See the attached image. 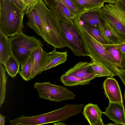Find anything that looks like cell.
Listing matches in <instances>:
<instances>
[{
    "label": "cell",
    "mask_w": 125,
    "mask_h": 125,
    "mask_svg": "<svg viewBox=\"0 0 125 125\" xmlns=\"http://www.w3.org/2000/svg\"><path fill=\"white\" fill-rule=\"evenodd\" d=\"M103 114L117 125H125V110L123 103L109 102Z\"/></svg>",
    "instance_id": "8fae6325"
},
{
    "label": "cell",
    "mask_w": 125,
    "mask_h": 125,
    "mask_svg": "<svg viewBox=\"0 0 125 125\" xmlns=\"http://www.w3.org/2000/svg\"><path fill=\"white\" fill-rule=\"evenodd\" d=\"M5 117L1 114L0 115V125H4L5 122Z\"/></svg>",
    "instance_id": "d6a6232c"
},
{
    "label": "cell",
    "mask_w": 125,
    "mask_h": 125,
    "mask_svg": "<svg viewBox=\"0 0 125 125\" xmlns=\"http://www.w3.org/2000/svg\"><path fill=\"white\" fill-rule=\"evenodd\" d=\"M0 62V108L4 103L6 96V85L7 81L5 68Z\"/></svg>",
    "instance_id": "cb8c5ba5"
},
{
    "label": "cell",
    "mask_w": 125,
    "mask_h": 125,
    "mask_svg": "<svg viewBox=\"0 0 125 125\" xmlns=\"http://www.w3.org/2000/svg\"><path fill=\"white\" fill-rule=\"evenodd\" d=\"M124 98L125 100V90L124 92Z\"/></svg>",
    "instance_id": "8d00e7d4"
},
{
    "label": "cell",
    "mask_w": 125,
    "mask_h": 125,
    "mask_svg": "<svg viewBox=\"0 0 125 125\" xmlns=\"http://www.w3.org/2000/svg\"><path fill=\"white\" fill-rule=\"evenodd\" d=\"M103 86L104 94L109 102L123 103L121 90L115 79L107 77L104 81Z\"/></svg>",
    "instance_id": "30bf717a"
},
{
    "label": "cell",
    "mask_w": 125,
    "mask_h": 125,
    "mask_svg": "<svg viewBox=\"0 0 125 125\" xmlns=\"http://www.w3.org/2000/svg\"><path fill=\"white\" fill-rule=\"evenodd\" d=\"M65 74L79 78H92L96 77L91 62H80L66 72Z\"/></svg>",
    "instance_id": "4fadbf2b"
},
{
    "label": "cell",
    "mask_w": 125,
    "mask_h": 125,
    "mask_svg": "<svg viewBox=\"0 0 125 125\" xmlns=\"http://www.w3.org/2000/svg\"><path fill=\"white\" fill-rule=\"evenodd\" d=\"M55 17L59 16L56 4V0H43Z\"/></svg>",
    "instance_id": "f1b7e54d"
},
{
    "label": "cell",
    "mask_w": 125,
    "mask_h": 125,
    "mask_svg": "<svg viewBox=\"0 0 125 125\" xmlns=\"http://www.w3.org/2000/svg\"><path fill=\"white\" fill-rule=\"evenodd\" d=\"M54 48L52 52L48 53L49 57V62L43 69V71L53 67L64 63L67 60L68 54L67 51L59 52Z\"/></svg>",
    "instance_id": "ac0fdd59"
},
{
    "label": "cell",
    "mask_w": 125,
    "mask_h": 125,
    "mask_svg": "<svg viewBox=\"0 0 125 125\" xmlns=\"http://www.w3.org/2000/svg\"><path fill=\"white\" fill-rule=\"evenodd\" d=\"M34 88L37 89L39 98L51 101L61 102L74 99L76 97L74 93L66 87L53 84L49 82H36Z\"/></svg>",
    "instance_id": "ba28073f"
},
{
    "label": "cell",
    "mask_w": 125,
    "mask_h": 125,
    "mask_svg": "<svg viewBox=\"0 0 125 125\" xmlns=\"http://www.w3.org/2000/svg\"><path fill=\"white\" fill-rule=\"evenodd\" d=\"M83 114L91 125H104L102 118L103 112L96 104L89 103L84 107Z\"/></svg>",
    "instance_id": "5bb4252c"
},
{
    "label": "cell",
    "mask_w": 125,
    "mask_h": 125,
    "mask_svg": "<svg viewBox=\"0 0 125 125\" xmlns=\"http://www.w3.org/2000/svg\"><path fill=\"white\" fill-rule=\"evenodd\" d=\"M103 45L118 67L122 68H125V55L121 52L117 45L112 44Z\"/></svg>",
    "instance_id": "e0dca14e"
},
{
    "label": "cell",
    "mask_w": 125,
    "mask_h": 125,
    "mask_svg": "<svg viewBox=\"0 0 125 125\" xmlns=\"http://www.w3.org/2000/svg\"><path fill=\"white\" fill-rule=\"evenodd\" d=\"M9 75L12 78H14L20 70V65L12 55H10L3 64Z\"/></svg>",
    "instance_id": "603a6c76"
},
{
    "label": "cell",
    "mask_w": 125,
    "mask_h": 125,
    "mask_svg": "<svg viewBox=\"0 0 125 125\" xmlns=\"http://www.w3.org/2000/svg\"><path fill=\"white\" fill-rule=\"evenodd\" d=\"M25 14L28 19L27 25L33 30L36 34L46 42L47 40L44 28L34 5L27 8Z\"/></svg>",
    "instance_id": "7c38bea8"
},
{
    "label": "cell",
    "mask_w": 125,
    "mask_h": 125,
    "mask_svg": "<svg viewBox=\"0 0 125 125\" xmlns=\"http://www.w3.org/2000/svg\"><path fill=\"white\" fill-rule=\"evenodd\" d=\"M10 40L11 55L21 66L25 62L35 49L43 46L40 40L27 36L22 31L11 37Z\"/></svg>",
    "instance_id": "5b68a950"
},
{
    "label": "cell",
    "mask_w": 125,
    "mask_h": 125,
    "mask_svg": "<svg viewBox=\"0 0 125 125\" xmlns=\"http://www.w3.org/2000/svg\"><path fill=\"white\" fill-rule=\"evenodd\" d=\"M34 5L44 28L47 44L55 48L61 49L68 47L56 17L47 7L42 0H36Z\"/></svg>",
    "instance_id": "7a4b0ae2"
},
{
    "label": "cell",
    "mask_w": 125,
    "mask_h": 125,
    "mask_svg": "<svg viewBox=\"0 0 125 125\" xmlns=\"http://www.w3.org/2000/svg\"><path fill=\"white\" fill-rule=\"evenodd\" d=\"M25 12L10 0H0V31L7 37L22 32Z\"/></svg>",
    "instance_id": "3957f363"
},
{
    "label": "cell",
    "mask_w": 125,
    "mask_h": 125,
    "mask_svg": "<svg viewBox=\"0 0 125 125\" xmlns=\"http://www.w3.org/2000/svg\"><path fill=\"white\" fill-rule=\"evenodd\" d=\"M74 17V20H79L81 15L88 11L79 7L71 0H60Z\"/></svg>",
    "instance_id": "d4e9b609"
},
{
    "label": "cell",
    "mask_w": 125,
    "mask_h": 125,
    "mask_svg": "<svg viewBox=\"0 0 125 125\" xmlns=\"http://www.w3.org/2000/svg\"><path fill=\"white\" fill-rule=\"evenodd\" d=\"M20 9L25 12L27 10V7L22 0H10Z\"/></svg>",
    "instance_id": "4dcf8cb0"
},
{
    "label": "cell",
    "mask_w": 125,
    "mask_h": 125,
    "mask_svg": "<svg viewBox=\"0 0 125 125\" xmlns=\"http://www.w3.org/2000/svg\"><path fill=\"white\" fill-rule=\"evenodd\" d=\"M100 9H96L84 13L80 16L79 20L82 22L98 27L103 26L106 21L101 13Z\"/></svg>",
    "instance_id": "9a60e30c"
},
{
    "label": "cell",
    "mask_w": 125,
    "mask_h": 125,
    "mask_svg": "<svg viewBox=\"0 0 125 125\" xmlns=\"http://www.w3.org/2000/svg\"><path fill=\"white\" fill-rule=\"evenodd\" d=\"M59 16L63 17L74 23V17L60 0H56Z\"/></svg>",
    "instance_id": "83f0119b"
},
{
    "label": "cell",
    "mask_w": 125,
    "mask_h": 125,
    "mask_svg": "<svg viewBox=\"0 0 125 125\" xmlns=\"http://www.w3.org/2000/svg\"><path fill=\"white\" fill-rule=\"evenodd\" d=\"M121 2L125 6V0H118Z\"/></svg>",
    "instance_id": "d590c367"
},
{
    "label": "cell",
    "mask_w": 125,
    "mask_h": 125,
    "mask_svg": "<svg viewBox=\"0 0 125 125\" xmlns=\"http://www.w3.org/2000/svg\"><path fill=\"white\" fill-rule=\"evenodd\" d=\"M92 78H81L65 73L61 77L60 81L66 86H75L84 85L89 83Z\"/></svg>",
    "instance_id": "ffe728a7"
},
{
    "label": "cell",
    "mask_w": 125,
    "mask_h": 125,
    "mask_svg": "<svg viewBox=\"0 0 125 125\" xmlns=\"http://www.w3.org/2000/svg\"><path fill=\"white\" fill-rule=\"evenodd\" d=\"M84 106L83 104H66L61 108L40 115L26 117L22 115L10 120V123L11 125H38L65 121L80 113Z\"/></svg>",
    "instance_id": "6da1fadb"
},
{
    "label": "cell",
    "mask_w": 125,
    "mask_h": 125,
    "mask_svg": "<svg viewBox=\"0 0 125 125\" xmlns=\"http://www.w3.org/2000/svg\"></svg>",
    "instance_id": "74e56055"
},
{
    "label": "cell",
    "mask_w": 125,
    "mask_h": 125,
    "mask_svg": "<svg viewBox=\"0 0 125 125\" xmlns=\"http://www.w3.org/2000/svg\"><path fill=\"white\" fill-rule=\"evenodd\" d=\"M94 2L100 3L104 4L105 2L103 0H90Z\"/></svg>",
    "instance_id": "e575fe53"
},
{
    "label": "cell",
    "mask_w": 125,
    "mask_h": 125,
    "mask_svg": "<svg viewBox=\"0 0 125 125\" xmlns=\"http://www.w3.org/2000/svg\"><path fill=\"white\" fill-rule=\"evenodd\" d=\"M79 7L87 11L100 9L104 4L96 2L90 0H71Z\"/></svg>",
    "instance_id": "4316f807"
},
{
    "label": "cell",
    "mask_w": 125,
    "mask_h": 125,
    "mask_svg": "<svg viewBox=\"0 0 125 125\" xmlns=\"http://www.w3.org/2000/svg\"><path fill=\"white\" fill-rule=\"evenodd\" d=\"M98 28L105 38L111 44H118L125 40V38L106 21L104 25Z\"/></svg>",
    "instance_id": "2e32d148"
},
{
    "label": "cell",
    "mask_w": 125,
    "mask_h": 125,
    "mask_svg": "<svg viewBox=\"0 0 125 125\" xmlns=\"http://www.w3.org/2000/svg\"><path fill=\"white\" fill-rule=\"evenodd\" d=\"M90 62L93 71L96 77L108 76L113 78L116 75L113 71L92 59Z\"/></svg>",
    "instance_id": "7402d4cb"
},
{
    "label": "cell",
    "mask_w": 125,
    "mask_h": 125,
    "mask_svg": "<svg viewBox=\"0 0 125 125\" xmlns=\"http://www.w3.org/2000/svg\"><path fill=\"white\" fill-rule=\"evenodd\" d=\"M121 52L125 54V40L122 43L116 44Z\"/></svg>",
    "instance_id": "1f68e13d"
},
{
    "label": "cell",
    "mask_w": 125,
    "mask_h": 125,
    "mask_svg": "<svg viewBox=\"0 0 125 125\" xmlns=\"http://www.w3.org/2000/svg\"><path fill=\"white\" fill-rule=\"evenodd\" d=\"M61 33L68 47L76 56H88L81 37L74 23L62 17H56Z\"/></svg>",
    "instance_id": "8992f818"
},
{
    "label": "cell",
    "mask_w": 125,
    "mask_h": 125,
    "mask_svg": "<svg viewBox=\"0 0 125 125\" xmlns=\"http://www.w3.org/2000/svg\"><path fill=\"white\" fill-rule=\"evenodd\" d=\"M113 72L116 75L120 78L125 86V69L118 67Z\"/></svg>",
    "instance_id": "f546056e"
},
{
    "label": "cell",
    "mask_w": 125,
    "mask_h": 125,
    "mask_svg": "<svg viewBox=\"0 0 125 125\" xmlns=\"http://www.w3.org/2000/svg\"><path fill=\"white\" fill-rule=\"evenodd\" d=\"M33 63V57L31 54L27 60L21 65L19 73L23 79L25 81H29L31 79V74Z\"/></svg>",
    "instance_id": "484cf974"
},
{
    "label": "cell",
    "mask_w": 125,
    "mask_h": 125,
    "mask_svg": "<svg viewBox=\"0 0 125 125\" xmlns=\"http://www.w3.org/2000/svg\"><path fill=\"white\" fill-rule=\"evenodd\" d=\"M80 22L88 33L97 41L103 45L111 44L105 38L97 27L89 25L83 22L82 23Z\"/></svg>",
    "instance_id": "44dd1931"
},
{
    "label": "cell",
    "mask_w": 125,
    "mask_h": 125,
    "mask_svg": "<svg viewBox=\"0 0 125 125\" xmlns=\"http://www.w3.org/2000/svg\"><path fill=\"white\" fill-rule=\"evenodd\" d=\"M100 10L104 19L125 38V6L118 0L104 5Z\"/></svg>",
    "instance_id": "52a82bcc"
},
{
    "label": "cell",
    "mask_w": 125,
    "mask_h": 125,
    "mask_svg": "<svg viewBox=\"0 0 125 125\" xmlns=\"http://www.w3.org/2000/svg\"><path fill=\"white\" fill-rule=\"evenodd\" d=\"M74 23L91 59L113 71L118 68L103 45L88 33L80 21L74 20Z\"/></svg>",
    "instance_id": "277c9868"
},
{
    "label": "cell",
    "mask_w": 125,
    "mask_h": 125,
    "mask_svg": "<svg viewBox=\"0 0 125 125\" xmlns=\"http://www.w3.org/2000/svg\"><path fill=\"white\" fill-rule=\"evenodd\" d=\"M11 55L10 38L0 31V62L3 64Z\"/></svg>",
    "instance_id": "d6986e66"
},
{
    "label": "cell",
    "mask_w": 125,
    "mask_h": 125,
    "mask_svg": "<svg viewBox=\"0 0 125 125\" xmlns=\"http://www.w3.org/2000/svg\"><path fill=\"white\" fill-rule=\"evenodd\" d=\"M106 2H107L108 3L113 4L116 2L118 0H104Z\"/></svg>",
    "instance_id": "836d02e7"
},
{
    "label": "cell",
    "mask_w": 125,
    "mask_h": 125,
    "mask_svg": "<svg viewBox=\"0 0 125 125\" xmlns=\"http://www.w3.org/2000/svg\"><path fill=\"white\" fill-rule=\"evenodd\" d=\"M33 63L31 78L34 77L43 72V69L47 66L49 61V56L47 53L42 48L35 49L32 53Z\"/></svg>",
    "instance_id": "9c48e42d"
}]
</instances>
